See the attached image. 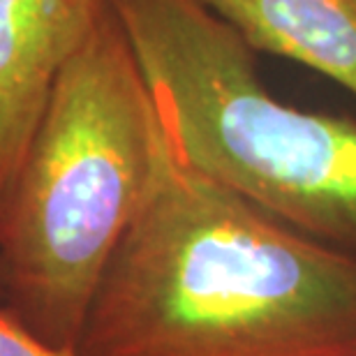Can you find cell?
Returning <instances> with one entry per match:
<instances>
[{
  "label": "cell",
  "instance_id": "cell-5",
  "mask_svg": "<svg viewBox=\"0 0 356 356\" xmlns=\"http://www.w3.org/2000/svg\"><path fill=\"white\" fill-rule=\"evenodd\" d=\"M254 54L312 67L356 97V0H199Z\"/></svg>",
  "mask_w": 356,
  "mask_h": 356
},
{
  "label": "cell",
  "instance_id": "cell-1",
  "mask_svg": "<svg viewBox=\"0 0 356 356\" xmlns=\"http://www.w3.org/2000/svg\"><path fill=\"white\" fill-rule=\"evenodd\" d=\"M74 354L356 356V254L197 172L160 130Z\"/></svg>",
  "mask_w": 356,
  "mask_h": 356
},
{
  "label": "cell",
  "instance_id": "cell-7",
  "mask_svg": "<svg viewBox=\"0 0 356 356\" xmlns=\"http://www.w3.org/2000/svg\"><path fill=\"white\" fill-rule=\"evenodd\" d=\"M0 305H3V282H0Z\"/></svg>",
  "mask_w": 356,
  "mask_h": 356
},
{
  "label": "cell",
  "instance_id": "cell-6",
  "mask_svg": "<svg viewBox=\"0 0 356 356\" xmlns=\"http://www.w3.org/2000/svg\"><path fill=\"white\" fill-rule=\"evenodd\" d=\"M0 356H76L44 343L19 322L10 310L0 305Z\"/></svg>",
  "mask_w": 356,
  "mask_h": 356
},
{
  "label": "cell",
  "instance_id": "cell-4",
  "mask_svg": "<svg viewBox=\"0 0 356 356\" xmlns=\"http://www.w3.org/2000/svg\"><path fill=\"white\" fill-rule=\"evenodd\" d=\"M111 0H0V216L60 72Z\"/></svg>",
  "mask_w": 356,
  "mask_h": 356
},
{
  "label": "cell",
  "instance_id": "cell-2",
  "mask_svg": "<svg viewBox=\"0 0 356 356\" xmlns=\"http://www.w3.org/2000/svg\"><path fill=\"white\" fill-rule=\"evenodd\" d=\"M160 130L111 7L56 81L0 216L3 308L44 343L76 350L144 199Z\"/></svg>",
  "mask_w": 356,
  "mask_h": 356
},
{
  "label": "cell",
  "instance_id": "cell-3",
  "mask_svg": "<svg viewBox=\"0 0 356 356\" xmlns=\"http://www.w3.org/2000/svg\"><path fill=\"white\" fill-rule=\"evenodd\" d=\"M181 158L280 222L356 254V123L280 102L199 0H111Z\"/></svg>",
  "mask_w": 356,
  "mask_h": 356
}]
</instances>
